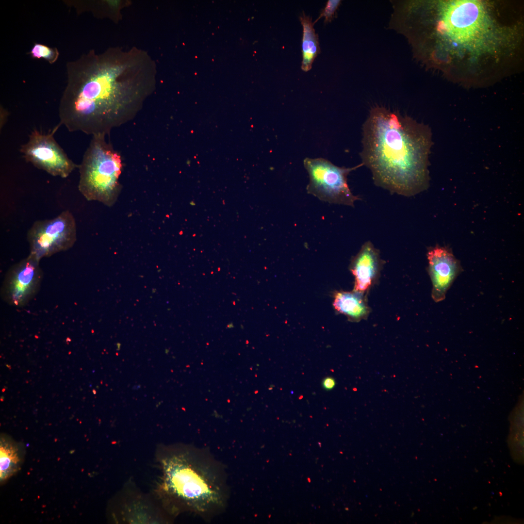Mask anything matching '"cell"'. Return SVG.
<instances>
[{"label":"cell","instance_id":"1","mask_svg":"<svg viewBox=\"0 0 524 524\" xmlns=\"http://www.w3.org/2000/svg\"><path fill=\"white\" fill-rule=\"evenodd\" d=\"M391 28L426 67L464 85L494 83L524 57L523 6L506 0L397 1Z\"/></svg>","mask_w":524,"mask_h":524},{"label":"cell","instance_id":"2","mask_svg":"<svg viewBox=\"0 0 524 524\" xmlns=\"http://www.w3.org/2000/svg\"><path fill=\"white\" fill-rule=\"evenodd\" d=\"M154 64L145 52L110 49L67 65L60 124L68 131L106 135L130 120L152 92Z\"/></svg>","mask_w":524,"mask_h":524},{"label":"cell","instance_id":"3","mask_svg":"<svg viewBox=\"0 0 524 524\" xmlns=\"http://www.w3.org/2000/svg\"><path fill=\"white\" fill-rule=\"evenodd\" d=\"M362 164L391 193L414 196L429 185L430 128L397 111L373 107L362 128Z\"/></svg>","mask_w":524,"mask_h":524},{"label":"cell","instance_id":"4","mask_svg":"<svg viewBox=\"0 0 524 524\" xmlns=\"http://www.w3.org/2000/svg\"><path fill=\"white\" fill-rule=\"evenodd\" d=\"M161 490L172 513L210 519L226 509L229 491L223 464L205 448L177 444L159 448Z\"/></svg>","mask_w":524,"mask_h":524},{"label":"cell","instance_id":"5","mask_svg":"<svg viewBox=\"0 0 524 524\" xmlns=\"http://www.w3.org/2000/svg\"><path fill=\"white\" fill-rule=\"evenodd\" d=\"M122 169L121 158L105 135H93L79 165L78 189L87 200L112 206L120 191Z\"/></svg>","mask_w":524,"mask_h":524},{"label":"cell","instance_id":"6","mask_svg":"<svg viewBox=\"0 0 524 524\" xmlns=\"http://www.w3.org/2000/svg\"><path fill=\"white\" fill-rule=\"evenodd\" d=\"M304 165L309 176L307 193L320 200L353 207L360 199L351 192L347 177L352 171L363 165L362 163L351 168L339 167L322 158H306Z\"/></svg>","mask_w":524,"mask_h":524},{"label":"cell","instance_id":"7","mask_svg":"<svg viewBox=\"0 0 524 524\" xmlns=\"http://www.w3.org/2000/svg\"><path fill=\"white\" fill-rule=\"evenodd\" d=\"M30 254L40 261L71 248L77 240L76 222L68 210L50 219L37 220L29 229Z\"/></svg>","mask_w":524,"mask_h":524},{"label":"cell","instance_id":"8","mask_svg":"<svg viewBox=\"0 0 524 524\" xmlns=\"http://www.w3.org/2000/svg\"><path fill=\"white\" fill-rule=\"evenodd\" d=\"M58 126L50 132L33 131L20 151L27 162L53 176L66 178L78 166L70 159L54 137Z\"/></svg>","mask_w":524,"mask_h":524},{"label":"cell","instance_id":"9","mask_svg":"<svg viewBox=\"0 0 524 524\" xmlns=\"http://www.w3.org/2000/svg\"><path fill=\"white\" fill-rule=\"evenodd\" d=\"M39 262L29 254L10 268L2 288V295L7 302L21 306L35 294L42 277Z\"/></svg>","mask_w":524,"mask_h":524},{"label":"cell","instance_id":"10","mask_svg":"<svg viewBox=\"0 0 524 524\" xmlns=\"http://www.w3.org/2000/svg\"><path fill=\"white\" fill-rule=\"evenodd\" d=\"M427 257L432 284V298L439 302L445 299L447 290L460 272V265L452 253L443 247L430 248Z\"/></svg>","mask_w":524,"mask_h":524},{"label":"cell","instance_id":"11","mask_svg":"<svg viewBox=\"0 0 524 524\" xmlns=\"http://www.w3.org/2000/svg\"><path fill=\"white\" fill-rule=\"evenodd\" d=\"M382 265L378 250L370 241L366 242L349 266L355 278L354 290L365 293L378 278Z\"/></svg>","mask_w":524,"mask_h":524},{"label":"cell","instance_id":"12","mask_svg":"<svg viewBox=\"0 0 524 524\" xmlns=\"http://www.w3.org/2000/svg\"><path fill=\"white\" fill-rule=\"evenodd\" d=\"M333 306L337 311L355 322L366 319L370 311L364 293L355 290L336 292Z\"/></svg>","mask_w":524,"mask_h":524},{"label":"cell","instance_id":"13","mask_svg":"<svg viewBox=\"0 0 524 524\" xmlns=\"http://www.w3.org/2000/svg\"><path fill=\"white\" fill-rule=\"evenodd\" d=\"M300 20L303 27V59L301 67L303 71L307 72L311 69L313 61L319 53L320 47L318 35L313 28L314 23L312 22L311 18L303 13L300 16Z\"/></svg>","mask_w":524,"mask_h":524},{"label":"cell","instance_id":"14","mask_svg":"<svg viewBox=\"0 0 524 524\" xmlns=\"http://www.w3.org/2000/svg\"><path fill=\"white\" fill-rule=\"evenodd\" d=\"M21 463L17 447L6 440H1L0 445V481L7 479L16 472Z\"/></svg>","mask_w":524,"mask_h":524},{"label":"cell","instance_id":"15","mask_svg":"<svg viewBox=\"0 0 524 524\" xmlns=\"http://www.w3.org/2000/svg\"><path fill=\"white\" fill-rule=\"evenodd\" d=\"M30 53L33 57L44 58L50 64L55 62L59 54L56 48H50L44 45L38 43L34 45Z\"/></svg>","mask_w":524,"mask_h":524},{"label":"cell","instance_id":"16","mask_svg":"<svg viewBox=\"0 0 524 524\" xmlns=\"http://www.w3.org/2000/svg\"><path fill=\"white\" fill-rule=\"evenodd\" d=\"M341 2V1L340 0H328L327 2L325 7L322 10L320 16L315 22L322 17H325V22L331 21L333 18Z\"/></svg>","mask_w":524,"mask_h":524},{"label":"cell","instance_id":"17","mask_svg":"<svg viewBox=\"0 0 524 524\" xmlns=\"http://www.w3.org/2000/svg\"><path fill=\"white\" fill-rule=\"evenodd\" d=\"M322 384L323 387L326 390H330L334 387L335 385V381L333 378L328 377L323 380Z\"/></svg>","mask_w":524,"mask_h":524}]
</instances>
